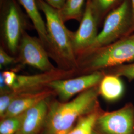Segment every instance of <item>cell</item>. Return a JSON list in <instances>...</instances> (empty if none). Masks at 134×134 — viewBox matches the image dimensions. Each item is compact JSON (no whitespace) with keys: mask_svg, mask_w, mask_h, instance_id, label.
I'll return each mask as SVG.
<instances>
[{"mask_svg":"<svg viewBox=\"0 0 134 134\" xmlns=\"http://www.w3.org/2000/svg\"><path fill=\"white\" fill-rule=\"evenodd\" d=\"M99 93L96 87L81 93L67 102L55 101L49 106L44 125L45 134H67L77 120L89 113Z\"/></svg>","mask_w":134,"mask_h":134,"instance_id":"cell-1","label":"cell"},{"mask_svg":"<svg viewBox=\"0 0 134 134\" xmlns=\"http://www.w3.org/2000/svg\"><path fill=\"white\" fill-rule=\"evenodd\" d=\"M39 10L46 18L49 55L58 62L71 67H77L78 62L72 44L71 31L66 26L58 10L44 0H37Z\"/></svg>","mask_w":134,"mask_h":134,"instance_id":"cell-2","label":"cell"},{"mask_svg":"<svg viewBox=\"0 0 134 134\" xmlns=\"http://www.w3.org/2000/svg\"><path fill=\"white\" fill-rule=\"evenodd\" d=\"M30 20L18 0H0V34L8 53L16 54L24 34L34 29Z\"/></svg>","mask_w":134,"mask_h":134,"instance_id":"cell-3","label":"cell"},{"mask_svg":"<svg viewBox=\"0 0 134 134\" xmlns=\"http://www.w3.org/2000/svg\"><path fill=\"white\" fill-rule=\"evenodd\" d=\"M92 70L120 65L134 61V34L77 58Z\"/></svg>","mask_w":134,"mask_h":134,"instance_id":"cell-4","label":"cell"},{"mask_svg":"<svg viewBox=\"0 0 134 134\" xmlns=\"http://www.w3.org/2000/svg\"><path fill=\"white\" fill-rule=\"evenodd\" d=\"M132 23L131 7L128 0H124L106 15L102 29L93 43L78 57L116 41L129 30Z\"/></svg>","mask_w":134,"mask_h":134,"instance_id":"cell-5","label":"cell"},{"mask_svg":"<svg viewBox=\"0 0 134 134\" xmlns=\"http://www.w3.org/2000/svg\"><path fill=\"white\" fill-rule=\"evenodd\" d=\"M18 60L23 65L37 69L43 72L52 71L55 68L49 59V54L39 38L25 32L18 50Z\"/></svg>","mask_w":134,"mask_h":134,"instance_id":"cell-6","label":"cell"},{"mask_svg":"<svg viewBox=\"0 0 134 134\" xmlns=\"http://www.w3.org/2000/svg\"><path fill=\"white\" fill-rule=\"evenodd\" d=\"M99 24L90 0L86 4L80 26L75 32H71L72 44L77 59L89 48L96 38Z\"/></svg>","mask_w":134,"mask_h":134,"instance_id":"cell-7","label":"cell"},{"mask_svg":"<svg viewBox=\"0 0 134 134\" xmlns=\"http://www.w3.org/2000/svg\"><path fill=\"white\" fill-rule=\"evenodd\" d=\"M96 124L105 134H134V109L128 106L98 116Z\"/></svg>","mask_w":134,"mask_h":134,"instance_id":"cell-8","label":"cell"},{"mask_svg":"<svg viewBox=\"0 0 134 134\" xmlns=\"http://www.w3.org/2000/svg\"><path fill=\"white\" fill-rule=\"evenodd\" d=\"M103 77L101 73L96 72L69 80H56L49 83L47 86L56 92L62 100L65 101L77 93L95 87Z\"/></svg>","mask_w":134,"mask_h":134,"instance_id":"cell-9","label":"cell"},{"mask_svg":"<svg viewBox=\"0 0 134 134\" xmlns=\"http://www.w3.org/2000/svg\"><path fill=\"white\" fill-rule=\"evenodd\" d=\"M69 72L56 69L52 71L43 72L34 75H16L14 83L10 90L19 93L33 92L43 86H47L51 82L61 79Z\"/></svg>","mask_w":134,"mask_h":134,"instance_id":"cell-10","label":"cell"},{"mask_svg":"<svg viewBox=\"0 0 134 134\" xmlns=\"http://www.w3.org/2000/svg\"><path fill=\"white\" fill-rule=\"evenodd\" d=\"M44 99L24 113L21 124L16 134H37L44 126L49 106Z\"/></svg>","mask_w":134,"mask_h":134,"instance_id":"cell-11","label":"cell"},{"mask_svg":"<svg viewBox=\"0 0 134 134\" xmlns=\"http://www.w3.org/2000/svg\"><path fill=\"white\" fill-rule=\"evenodd\" d=\"M53 92L54 91L48 90L24 93L15 92L17 97L11 103L2 119L24 113L41 101L47 99L53 94Z\"/></svg>","mask_w":134,"mask_h":134,"instance_id":"cell-12","label":"cell"},{"mask_svg":"<svg viewBox=\"0 0 134 134\" xmlns=\"http://www.w3.org/2000/svg\"><path fill=\"white\" fill-rule=\"evenodd\" d=\"M18 1L30 19L38 35L39 38L47 51L49 44L46 23L40 13L37 0Z\"/></svg>","mask_w":134,"mask_h":134,"instance_id":"cell-13","label":"cell"},{"mask_svg":"<svg viewBox=\"0 0 134 134\" xmlns=\"http://www.w3.org/2000/svg\"><path fill=\"white\" fill-rule=\"evenodd\" d=\"M124 91L123 83L117 76L103 77L100 82L99 93L105 100L109 101L118 100Z\"/></svg>","mask_w":134,"mask_h":134,"instance_id":"cell-14","label":"cell"},{"mask_svg":"<svg viewBox=\"0 0 134 134\" xmlns=\"http://www.w3.org/2000/svg\"><path fill=\"white\" fill-rule=\"evenodd\" d=\"M86 0H65L60 10H58L63 21L65 23L70 20L81 21L84 13Z\"/></svg>","mask_w":134,"mask_h":134,"instance_id":"cell-15","label":"cell"},{"mask_svg":"<svg viewBox=\"0 0 134 134\" xmlns=\"http://www.w3.org/2000/svg\"><path fill=\"white\" fill-rule=\"evenodd\" d=\"M98 117V114L96 112L83 116L78 120L77 124L67 134H92Z\"/></svg>","mask_w":134,"mask_h":134,"instance_id":"cell-16","label":"cell"},{"mask_svg":"<svg viewBox=\"0 0 134 134\" xmlns=\"http://www.w3.org/2000/svg\"><path fill=\"white\" fill-rule=\"evenodd\" d=\"M100 23L102 19L124 0H90Z\"/></svg>","mask_w":134,"mask_h":134,"instance_id":"cell-17","label":"cell"},{"mask_svg":"<svg viewBox=\"0 0 134 134\" xmlns=\"http://www.w3.org/2000/svg\"><path fill=\"white\" fill-rule=\"evenodd\" d=\"M24 113L2 119L0 123V134H16L21 124Z\"/></svg>","mask_w":134,"mask_h":134,"instance_id":"cell-18","label":"cell"},{"mask_svg":"<svg viewBox=\"0 0 134 134\" xmlns=\"http://www.w3.org/2000/svg\"><path fill=\"white\" fill-rule=\"evenodd\" d=\"M116 76L124 77L129 80H134V63L126 65L118 70Z\"/></svg>","mask_w":134,"mask_h":134,"instance_id":"cell-19","label":"cell"},{"mask_svg":"<svg viewBox=\"0 0 134 134\" xmlns=\"http://www.w3.org/2000/svg\"><path fill=\"white\" fill-rule=\"evenodd\" d=\"M16 59L10 56L2 46L0 47V68L8 66L16 61Z\"/></svg>","mask_w":134,"mask_h":134,"instance_id":"cell-20","label":"cell"},{"mask_svg":"<svg viewBox=\"0 0 134 134\" xmlns=\"http://www.w3.org/2000/svg\"><path fill=\"white\" fill-rule=\"evenodd\" d=\"M48 5L56 10H60L65 3V0H44Z\"/></svg>","mask_w":134,"mask_h":134,"instance_id":"cell-21","label":"cell"},{"mask_svg":"<svg viewBox=\"0 0 134 134\" xmlns=\"http://www.w3.org/2000/svg\"><path fill=\"white\" fill-rule=\"evenodd\" d=\"M131 10H132L133 24H134V0H131Z\"/></svg>","mask_w":134,"mask_h":134,"instance_id":"cell-22","label":"cell"},{"mask_svg":"<svg viewBox=\"0 0 134 134\" xmlns=\"http://www.w3.org/2000/svg\"><path fill=\"white\" fill-rule=\"evenodd\" d=\"M92 134H101L100 133H98V132H96L95 131H94V130H93V131H92Z\"/></svg>","mask_w":134,"mask_h":134,"instance_id":"cell-23","label":"cell"},{"mask_svg":"<svg viewBox=\"0 0 134 134\" xmlns=\"http://www.w3.org/2000/svg\"><path fill=\"white\" fill-rule=\"evenodd\" d=\"M132 28H133V30H134V25H133V27H132Z\"/></svg>","mask_w":134,"mask_h":134,"instance_id":"cell-24","label":"cell"}]
</instances>
